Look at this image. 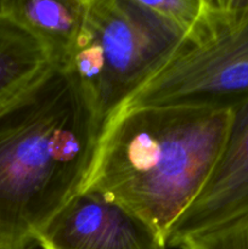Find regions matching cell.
Masks as SVG:
<instances>
[{
    "instance_id": "cell-6",
    "label": "cell",
    "mask_w": 248,
    "mask_h": 249,
    "mask_svg": "<svg viewBox=\"0 0 248 249\" xmlns=\"http://www.w3.org/2000/svg\"><path fill=\"white\" fill-rule=\"evenodd\" d=\"M248 215V100L232 109L225 145L201 192L173 224L170 247Z\"/></svg>"
},
{
    "instance_id": "cell-10",
    "label": "cell",
    "mask_w": 248,
    "mask_h": 249,
    "mask_svg": "<svg viewBox=\"0 0 248 249\" xmlns=\"http://www.w3.org/2000/svg\"><path fill=\"white\" fill-rule=\"evenodd\" d=\"M203 2L204 0H162L145 1V4L184 38L201 17Z\"/></svg>"
},
{
    "instance_id": "cell-3",
    "label": "cell",
    "mask_w": 248,
    "mask_h": 249,
    "mask_svg": "<svg viewBox=\"0 0 248 249\" xmlns=\"http://www.w3.org/2000/svg\"><path fill=\"white\" fill-rule=\"evenodd\" d=\"M182 36L143 0H87L66 68L106 123L175 53Z\"/></svg>"
},
{
    "instance_id": "cell-2",
    "label": "cell",
    "mask_w": 248,
    "mask_h": 249,
    "mask_svg": "<svg viewBox=\"0 0 248 249\" xmlns=\"http://www.w3.org/2000/svg\"><path fill=\"white\" fill-rule=\"evenodd\" d=\"M231 109L121 108L106 122L79 192L99 194L145 221L167 243L225 145Z\"/></svg>"
},
{
    "instance_id": "cell-9",
    "label": "cell",
    "mask_w": 248,
    "mask_h": 249,
    "mask_svg": "<svg viewBox=\"0 0 248 249\" xmlns=\"http://www.w3.org/2000/svg\"><path fill=\"white\" fill-rule=\"evenodd\" d=\"M170 247L177 249H248V215L220 228L180 238Z\"/></svg>"
},
{
    "instance_id": "cell-1",
    "label": "cell",
    "mask_w": 248,
    "mask_h": 249,
    "mask_svg": "<svg viewBox=\"0 0 248 249\" xmlns=\"http://www.w3.org/2000/svg\"><path fill=\"white\" fill-rule=\"evenodd\" d=\"M105 124L60 66L0 106V249H29L79 192Z\"/></svg>"
},
{
    "instance_id": "cell-4",
    "label": "cell",
    "mask_w": 248,
    "mask_h": 249,
    "mask_svg": "<svg viewBox=\"0 0 248 249\" xmlns=\"http://www.w3.org/2000/svg\"><path fill=\"white\" fill-rule=\"evenodd\" d=\"M247 100L248 0H229L216 31L197 45L179 49L121 108L184 106L232 111Z\"/></svg>"
},
{
    "instance_id": "cell-7",
    "label": "cell",
    "mask_w": 248,
    "mask_h": 249,
    "mask_svg": "<svg viewBox=\"0 0 248 249\" xmlns=\"http://www.w3.org/2000/svg\"><path fill=\"white\" fill-rule=\"evenodd\" d=\"M85 5L87 0H2V12L43 44L53 66L66 67Z\"/></svg>"
},
{
    "instance_id": "cell-8",
    "label": "cell",
    "mask_w": 248,
    "mask_h": 249,
    "mask_svg": "<svg viewBox=\"0 0 248 249\" xmlns=\"http://www.w3.org/2000/svg\"><path fill=\"white\" fill-rule=\"evenodd\" d=\"M53 66L43 44L15 19L0 14V106Z\"/></svg>"
},
{
    "instance_id": "cell-5",
    "label": "cell",
    "mask_w": 248,
    "mask_h": 249,
    "mask_svg": "<svg viewBox=\"0 0 248 249\" xmlns=\"http://www.w3.org/2000/svg\"><path fill=\"white\" fill-rule=\"evenodd\" d=\"M41 249H167L131 212L92 192H78L38 233Z\"/></svg>"
},
{
    "instance_id": "cell-11",
    "label": "cell",
    "mask_w": 248,
    "mask_h": 249,
    "mask_svg": "<svg viewBox=\"0 0 248 249\" xmlns=\"http://www.w3.org/2000/svg\"><path fill=\"white\" fill-rule=\"evenodd\" d=\"M2 12V0H0V14Z\"/></svg>"
}]
</instances>
